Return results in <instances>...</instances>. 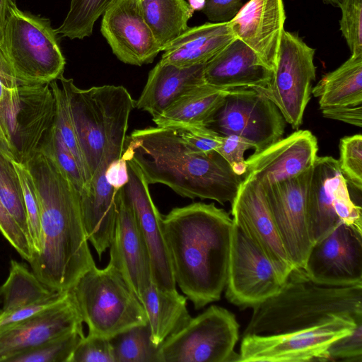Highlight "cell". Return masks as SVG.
I'll return each mask as SVG.
<instances>
[{
  "label": "cell",
  "mask_w": 362,
  "mask_h": 362,
  "mask_svg": "<svg viewBox=\"0 0 362 362\" xmlns=\"http://www.w3.org/2000/svg\"><path fill=\"white\" fill-rule=\"evenodd\" d=\"M25 165L34 184L40 218V250L28 263L49 289L68 291L95 265L82 221L79 193L39 151Z\"/></svg>",
  "instance_id": "1"
},
{
  "label": "cell",
  "mask_w": 362,
  "mask_h": 362,
  "mask_svg": "<svg viewBox=\"0 0 362 362\" xmlns=\"http://www.w3.org/2000/svg\"><path fill=\"white\" fill-rule=\"evenodd\" d=\"M233 227L214 203L194 202L163 216L175 283L196 310L218 300L225 288Z\"/></svg>",
  "instance_id": "2"
},
{
  "label": "cell",
  "mask_w": 362,
  "mask_h": 362,
  "mask_svg": "<svg viewBox=\"0 0 362 362\" xmlns=\"http://www.w3.org/2000/svg\"><path fill=\"white\" fill-rule=\"evenodd\" d=\"M122 157L137 164L148 185H167L190 199L231 204L243 180L218 152L194 151L172 127L133 131Z\"/></svg>",
  "instance_id": "3"
},
{
  "label": "cell",
  "mask_w": 362,
  "mask_h": 362,
  "mask_svg": "<svg viewBox=\"0 0 362 362\" xmlns=\"http://www.w3.org/2000/svg\"><path fill=\"white\" fill-rule=\"evenodd\" d=\"M252 309L243 335L302 330L338 317L362 321V284H319L303 269L294 268L276 295Z\"/></svg>",
  "instance_id": "4"
},
{
  "label": "cell",
  "mask_w": 362,
  "mask_h": 362,
  "mask_svg": "<svg viewBox=\"0 0 362 362\" xmlns=\"http://www.w3.org/2000/svg\"><path fill=\"white\" fill-rule=\"evenodd\" d=\"M58 79L69 102L85 168L86 192L110 141L121 129L128 126L136 101L122 86L81 89L72 78L62 75Z\"/></svg>",
  "instance_id": "5"
},
{
  "label": "cell",
  "mask_w": 362,
  "mask_h": 362,
  "mask_svg": "<svg viewBox=\"0 0 362 362\" xmlns=\"http://www.w3.org/2000/svg\"><path fill=\"white\" fill-rule=\"evenodd\" d=\"M69 291L88 333L110 339L148 323L142 303L110 262L103 269L90 268Z\"/></svg>",
  "instance_id": "6"
},
{
  "label": "cell",
  "mask_w": 362,
  "mask_h": 362,
  "mask_svg": "<svg viewBox=\"0 0 362 362\" xmlns=\"http://www.w3.org/2000/svg\"><path fill=\"white\" fill-rule=\"evenodd\" d=\"M57 35L49 19L10 2L0 46L18 84L49 83L63 75L66 61Z\"/></svg>",
  "instance_id": "7"
},
{
  "label": "cell",
  "mask_w": 362,
  "mask_h": 362,
  "mask_svg": "<svg viewBox=\"0 0 362 362\" xmlns=\"http://www.w3.org/2000/svg\"><path fill=\"white\" fill-rule=\"evenodd\" d=\"M240 325L228 310L211 305L190 317L158 347V362L238 361Z\"/></svg>",
  "instance_id": "8"
},
{
  "label": "cell",
  "mask_w": 362,
  "mask_h": 362,
  "mask_svg": "<svg viewBox=\"0 0 362 362\" xmlns=\"http://www.w3.org/2000/svg\"><path fill=\"white\" fill-rule=\"evenodd\" d=\"M55 101L49 83L18 84L0 100V129L14 161L25 164L54 124Z\"/></svg>",
  "instance_id": "9"
},
{
  "label": "cell",
  "mask_w": 362,
  "mask_h": 362,
  "mask_svg": "<svg viewBox=\"0 0 362 362\" xmlns=\"http://www.w3.org/2000/svg\"><path fill=\"white\" fill-rule=\"evenodd\" d=\"M286 121L277 107L252 88L228 90L204 127L221 136L238 135L259 152L282 138Z\"/></svg>",
  "instance_id": "10"
},
{
  "label": "cell",
  "mask_w": 362,
  "mask_h": 362,
  "mask_svg": "<svg viewBox=\"0 0 362 362\" xmlns=\"http://www.w3.org/2000/svg\"><path fill=\"white\" fill-rule=\"evenodd\" d=\"M315 52L297 34L284 30L271 80L264 89L257 90L277 107L295 129L303 123L316 78Z\"/></svg>",
  "instance_id": "11"
},
{
  "label": "cell",
  "mask_w": 362,
  "mask_h": 362,
  "mask_svg": "<svg viewBox=\"0 0 362 362\" xmlns=\"http://www.w3.org/2000/svg\"><path fill=\"white\" fill-rule=\"evenodd\" d=\"M356 321L338 317L302 330L272 334L243 335L239 362L323 361L326 350L336 339L351 333Z\"/></svg>",
  "instance_id": "12"
},
{
  "label": "cell",
  "mask_w": 362,
  "mask_h": 362,
  "mask_svg": "<svg viewBox=\"0 0 362 362\" xmlns=\"http://www.w3.org/2000/svg\"><path fill=\"white\" fill-rule=\"evenodd\" d=\"M286 279L233 222L225 286L228 300L242 309L253 308L276 295Z\"/></svg>",
  "instance_id": "13"
},
{
  "label": "cell",
  "mask_w": 362,
  "mask_h": 362,
  "mask_svg": "<svg viewBox=\"0 0 362 362\" xmlns=\"http://www.w3.org/2000/svg\"><path fill=\"white\" fill-rule=\"evenodd\" d=\"M338 160L317 156L308 195V219L313 244L340 222L362 230L361 206L351 199Z\"/></svg>",
  "instance_id": "14"
},
{
  "label": "cell",
  "mask_w": 362,
  "mask_h": 362,
  "mask_svg": "<svg viewBox=\"0 0 362 362\" xmlns=\"http://www.w3.org/2000/svg\"><path fill=\"white\" fill-rule=\"evenodd\" d=\"M313 167L297 177L262 185L286 254L294 268L303 269L313 246L307 204Z\"/></svg>",
  "instance_id": "15"
},
{
  "label": "cell",
  "mask_w": 362,
  "mask_h": 362,
  "mask_svg": "<svg viewBox=\"0 0 362 362\" xmlns=\"http://www.w3.org/2000/svg\"><path fill=\"white\" fill-rule=\"evenodd\" d=\"M303 269L319 284L361 285L362 230L340 222L313 245Z\"/></svg>",
  "instance_id": "16"
},
{
  "label": "cell",
  "mask_w": 362,
  "mask_h": 362,
  "mask_svg": "<svg viewBox=\"0 0 362 362\" xmlns=\"http://www.w3.org/2000/svg\"><path fill=\"white\" fill-rule=\"evenodd\" d=\"M125 160L128 165L129 180L123 190L148 251L152 281L163 289H176L163 232V216L152 200L148 184L139 167L133 160Z\"/></svg>",
  "instance_id": "17"
},
{
  "label": "cell",
  "mask_w": 362,
  "mask_h": 362,
  "mask_svg": "<svg viewBox=\"0 0 362 362\" xmlns=\"http://www.w3.org/2000/svg\"><path fill=\"white\" fill-rule=\"evenodd\" d=\"M83 321L69 291L50 308L0 330V362L76 330Z\"/></svg>",
  "instance_id": "18"
},
{
  "label": "cell",
  "mask_w": 362,
  "mask_h": 362,
  "mask_svg": "<svg viewBox=\"0 0 362 362\" xmlns=\"http://www.w3.org/2000/svg\"><path fill=\"white\" fill-rule=\"evenodd\" d=\"M231 214L234 223L286 279L294 267L284 249L259 182L253 177H245L231 203Z\"/></svg>",
  "instance_id": "19"
},
{
  "label": "cell",
  "mask_w": 362,
  "mask_h": 362,
  "mask_svg": "<svg viewBox=\"0 0 362 362\" xmlns=\"http://www.w3.org/2000/svg\"><path fill=\"white\" fill-rule=\"evenodd\" d=\"M100 31L113 54L124 64L152 63L161 52L143 16L140 0H116L103 14Z\"/></svg>",
  "instance_id": "20"
},
{
  "label": "cell",
  "mask_w": 362,
  "mask_h": 362,
  "mask_svg": "<svg viewBox=\"0 0 362 362\" xmlns=\"http://www.w3.org/2000/svg\"><path fill=\"white\" fill-rule=\"evenodd\" d=\"M117 217L110 243V260L141 301L152 282L148 251L123 187L116 195Z\"/></svg>",
  "instance_id": "21"
},
{
  "label": "cell",
  "mask_w": 362,
  "mask_h": 362,
  "mask_svg": "<svg viewBox=\"0 0 362 362\" xmlns=\"http://www.w3.org/2000/svg\"><path fill=\"white\" fill-rule=\"evenodd\" d=\"M317 138L309 130H298L246 159L245 177L262 185L298 176L311 168L317 157Z\"/></svg>",
  "instance_id": "22"
},
{
  "label": "cell",
  "mask_w": 362,
  "mask_h": 362,
  "mask_svg": "<svg viewBox=\"0 0 362 362\" xmlns=\"http://www.w3.org/2000/svg\"><path fill=\"white\" fill-rule=\"evenodd\" d=\"M285 21L283 0H250L230 23L236 37L273 70Z\"/></svg>",
  "instance_id": "23"
},
{
  "label": "cell",
  "mask_w": 362,
  "mask_h": 362,
  "mask_svg": "<svg viewBox=\"0 0 362 362\" xmlns=\"http://www.w3.org/2000/svg\"><path fill=\"white\" fill-rule=\"evenodd\" d=\"M206 84L218 89H264L269 83L272 70L255 52L235 38L204 65Z\"/></svg>",
  "instance_id": "24"
},
{
  "label": "cell",
  "mask_w": 362,
  "mask_h": 362,
  "mask_svg": "<svg viewBox=\"0 0 362 362\" xmlns=\"http://www.w3.org/2000/svg\"><path fill=\"white\" fill-rule=\"evenodd\" d=\"M205 64L180 67L160 61L149 71L146 83L135 107L158 117L182 95L206 84Z\"/></svg>",
  "instance_id": "25"
},
{
  "label": "cell",
  "mask_w": 362,
  "mask_h": 362,
  "mask_svg": "<svg viewBox=\"0 0 362 362\" xmlns=\"http://www.w3.org/2000/svg\"><path fill=\"white\" fill-rule=\"evenodd\" d=\"M235 38L230 21L189 27L163 48L160 62L180 67L205 64Z\"/></svg>",
  "instance_id": "26"
},
{
  "label": "cell",
  "mask_w": 362,
  "mask_h": 362,
  "mask_svg": "<svg viewBox=\"0 0 362 362\" xmlns=\"http://www.w3.org/2000/svg\"><path fill=\"white\" fill-rule=\"evenodd\" d=\"M186 296L177 289L166 290L153 281L142 295L141 303L146 311L153 344L159 347L191 317Z\"/></svg>",
  "instance_id": "27"
},
{
  "label": "cell",
  "mask_w": 362,
  "mask_h": 362,
  "mask_svg": "<svg viewBox=\"0 0 362 362\" xmlns=\"http://www.w3.org/2000/svg\"><path fill=\"white\" fill-rule=\"evenodd\" d=\"M320 109L362 105V54L351 57L312 88Z\"/></svg>",
  "instance_id": "28"
},
{
  "label": "cell",
  "mask_w": 362,
  "mask_h": 362,
  "mask_svg": "<svg viewBox=\"0 0 362 362\" xmlns=\"http://www.w3.org/2000/svg\"><path fill=\"white\" fill-rule=\"evenodd\" d=\"M227 92L206 83L182 95L153 121L159 127L204 126Z\"/></svg>",
  "instance_id": "29"
},
{
  "label": "cell",
  "mask_w": 362,
  "mask_h": 362,
  "mask_svg": "<svg viewBox=\"0 0 362 362\" xmlns=\"http://www.w3.org/2000/svg\"><path fill=\"white\" fill-rule=\"evenodd\" d=\"M140 5L161 51L189 28L194 12L185 0H140Z\"/></svg>",
  "instance_id": "30"
},
{
  "label": "cell",
  "mask_w": 362,
  "mask_h": 362,
  "mask_svg": "<svg viewBox=\"0 0 362 362\" xmlns=\"http://www.w3.org/2000/svg\"><path fill=\"white\" fill-rule=\"evenodd\" d=\"M57 293L44 285L25 264L11 259L8 277L0 286V311L9 312L36 304Z\"/></svg>",
  "instance_id": "31"
},
{
  "label": "cell",
  "mask_w": 362,
  "mask_h": 362,
  "mask_svg": "<svg viewBox=\"0 0 362 362\" xmlns=\"http://www.w3.org/2000/svg\"><path fill=\"white\" fill-rule=\"evenodd\" d=\"M115 362H158V347L151 341L148 323L127 329L110 338Z\"/></svg>",
  "instance_id": "32"
},
{
  "label": "cell",
  "mask_w": 362,
  "mask_h": 362,
  "mask_svg": "<svg viewBox=\"0 0 362 362\" xmlns=\"http://www.w3.org/2000/svg\"><path fill=\"white\" fill-rule=\"evenodd\" d=\"M116 0H71L69 10L55 31L71 40L92 35L96 21Z\"/></svg>",
  "instance_id": "33"
},
{
  "label": "cell",
  "mask_w": 362,
  "mask_h": 362,
  "mask_svg": "<svg viewBox=\"0 0 362 362\" xmlns=\"http://www.w3.org/2000/svg\"><path fill=\"white\" fill-rule=\"evenodd\" d=\"M38 151L48 158L73 185L79 194L86 187L83 173L53 124L40 144Z\"/></svg>",
  "instance_id": "34"
},
{
  "label": "cell",
  "mask_w": 362,
  "mask_h": 362,
  "mask_svg": "<svg viewBox=\"0 0 362 362\" xmlns=\"http://www.w3.org/2000/svg\"><path fill=\"white\" fill-rule=\"evenodd\" d=\"M0 199L9 214L31 241L23 192L18 173L13 160L1 153H0Z\"/></svg>",
  "instance_id": "35"
},
{
  "label": "cell",
  "mask_w": 362,
  "mask_h": 362,
  "mask_svg": "<svg viewBox=\"0 0 362 362\" xmlns=\"http://www.w3.org/2000/svg\"><path fill=\"white\" fill-rule=\"evenodd\" d=\"M49 86L52 88L55 101L54 124L58 130L64 143L76 158L85 177V168L83 157L67 95L64 88L59 86L56 80L49 83Z\"/></svg>",
  "instance_id": "36"
},
{
  "label": "cell",
  "mask_w": 362,
  "mask_h": 362,
  "mask_svg": "<svg viewBox=\"0 0 362 362\" xmlns=\"http://www.w3.org/2000/svg\"><path fill=\"white\" fill-rule=\"evenodd\" d=\"M83 330H76L51 340L31 351L21 354L9 362H69Z\"/></svg>",
  "instance_id": "37"
},
{
  "label": "cell",
  "mask_w": 362,
  "mask_h": 362,
  "mask_svg": "<svg viewBox=\"0 0 362 362\" xmlns=\"http://www.w3.org/2000/svg\"><path fill=\"white\" fill-rule=\"evenodd\" d=\"M340 170L347 182L358 191L362 189V136L355 134L340 140Z\"/></svg>",
  "instance_id": "38"
},
{
  "label": "cell",
  "mask_w": 362,
  "mask_h": 362,
  "mask_svg": "<svg viewBox=\"0 0 362 362\" xmlns=\"http://www.w3.org/2000/svg\"><path fill=\"white\" fill-rule=\"evenodd\" d=\"M21 184L30 236L33 243L34 253L40 250V218L38 202L34 184L30 172L25 164L13 160Z\"/></svg>",
  "instance_id": "39"
},
{
  "label": "cell",
  "mask_w": 362,
  "mask_h": 362,
  "mask_svg": "<svg viewBox=\"0 0 362 362\" xmlns=\"http://www.w3.org/2000/svg\"><path fill=\"white\" fill-rule=\"evenodd\" d=\"M340 30L351 54H362V0H339Z\"/></svg>",
  "instance_id": "40"
},
{
  "label": "cell",
  "mask_w": 362,
  "mask_h": 362,
  "mask_svg": "<svg viewBox=\"0 0 362 362\" xmlns=\"http://www.w3.org/2000/svg\"><path fill=\"white\" fill-rule=\"evenodd\" d=\"M69 362H115L109 338L88 333L76 346Z\"/></svg>",
  "instance_id": "41"
},
{
  "label": "cell",
  "mask_w": 362,
  "mask_h": 362,
  "mask_svg": "<svg viewBox=\"0 0 362 362\" xmlns=\"http://www.w3.org/2000/svg\"><path fill=\"white\" fill-rule=\"evenodd\" d=\"M362 361V322L349 334L334 341L326 350L323 361Z\"/></svg>",
  "instance_id": "42"
},
{
  "label": "cell",
  "mask_w": 362,
  "mask_h": 362,
  "mask_svg": "<svg viewBox=\"0 0 362 362\" xmlns=\"http://www.w3.org/2000/svg\"><path fill=\"white\" fill-rule=\"evenodd\" d=\"M0 232L20 256L30 262L34 253L33 244L6 209L1 199Z\"/></svg>",
  "instance_id": "43"
},
{
  "label": "cell",
  "mask_w": 362,
  "mask_h": 362,
  "mask_svg": "<svg viewBox=\"0 0 362 362\" xmlns=\"http://www.w3.org/2000/svg\"><path fill=\"white\" fill-rule=\"evenodd\" d=\"M172 127L192 149L200 153L216 151L222 142L223 136L204 126Z\"/></svg>",
  "instance_id": "44"
},
{
  "label": "cell",
  "mask_w": 362,
  "mask_h": 362,
  "mask_svg": "<svg viewBox=\"0 0 362 362\" xmlns=\"http://www.w3.org/2000/svg\"><path fill=\"white\" fill-rule=\"evenodd\" d=\"M253 148L252 144L247 139L238 135L223 136L222 142L218 152L229 164L233 171L238 175L245 174L247 170L245 152Z\"/></svg>",
  "instance_id": "45"
},
{
  "label": "cell",
  "mask_w": 362,
  "mask_h": 362,
  "mask_svg": "<svg viewBox=\"0 0 362 362\" xmlns=\"http://www.w3.org/2000/svg\"><path fill=\"white\" fill-rule=\"evenodd\" d=\"M243 0H206L202 11L213 23L230 21L243 7Z\"/></svg>",
  "instance_id": "46"
},
{
  "label": "cell",
  "mask_w": 362,
  "mask_h": 362,
  "mask_svg": "<svg viewBox=\"0 0 362 362\" xmlns=\"http://www.w3.org/2000/svg\"><path fill=\"white\" fill-rule=\"evenodd\" d=\"M326 118L341 121L358 127H362V105L329 107L321 109Z\"/></svg>",
  "instance_id": "47"
},
{
  "label": "cell",
  "mask_w": 362,
  "mask_h": 362,
  "mask_svg": "<svg viewBox=\"0 0 362 362\" xmlns=\"http://www.w3.org/2000/svg\"><path fill=\"white\" fill-rule=\"evenodd\" d=\"M107 182L116 190L122 188L129 180L127 160L122 156L113 160L105 172Z\"/></svg>",
  "instance_id": "48"
},
{
  "label": "cell",
  "mask_w": 362,
  "mask_h": 362,
  "mask_svg": "<svg viewBox=\"0 0 362 362\" xmlns=\"http://www.w3.org/2000/svg\"><path fill=\"white\" fill-rule=\"evenodd\" d=\"M17 85L18 81L0 46V100L6 92Z\"/></svg>",
  "instance_id": "49"
},
{
  "label": "cell",
  "mask_w": 362,
  "mask_h": 362,
  "mask_svg": "<svg viewBox=\"0 0 362 362\" xmlns=\"http://www.w3.org/2000/svg\"><path fill=\"white\" fill-rule=\"evenodd\" d=\"M12 0H0V45L4 37V30L6 25L8 5Z\"/></svg>",
  "instance_id": "50"
},
{
  "label": "cell",
  "mask_w": 362,
  "mask_h": 362,
  "mask_svg": "<svg viewBox=\"0 0 362 362\" xmlns=\"http://www.w3.org/2000/svg\"><path fill=\"white\" fill-rule=\"evenodd\" d=\"M0 153L14 161L13 156L0 129Z\"/></svg>",
  "instance_id": "51"
},
{
  "label": "cell",
  "mask_w": 362,
  "mask_h": 362,
  "mask_svg": "<svg viewBox=\"0 0 362 362\" xmlns=\"http://www.w3.org/2000/svg\"><path fill=\"white\" fill-rule=\"evenodd\" d=\"M206 0H188V4L194 11H202L205 6Z\"/></svg>",
  "instance_id": "52"
},
{
  "label": "cell",
  "mask_w": 362,
  "mask_h": 362,
  "mask_svg": "<svg viewBox=\"0 0 362 362\" xmlns=\"http://www.w3.org/2000/svg\"><path fill=\"white\" fill-rule=\"evenodd\" d=\"M325 1H337V0H325Z\"/></svg>",
  "instance_id": "53"
}]
</instances>
